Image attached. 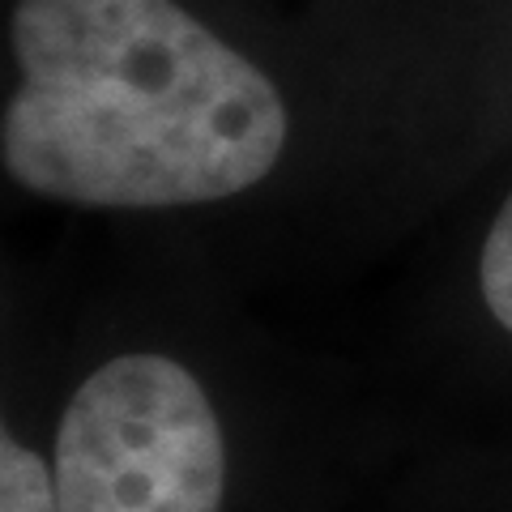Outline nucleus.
<instances>
[{"mask_svg": "<svg viewBox=\"0 0 512 512\" xmlns=\"http://www.w3.org/2000/svg\"><path fill=\"white\" fill-rule=\"evenodd\" d=\"M52 474L60 512H218L227 448L201 380L137 350L77 384Z\"/></svg>", "mask_w": 512, "mask_h": 512, "instance_id": "2", "label": "nucleus"}, {"mask_svg": "<svg viewBox=\"0 0 512 512\" xmlns=\"http://www.w3.org/2000/svg\"><path fill=\"white\" fill-rule=\"evenodd\" d=\"M0 512H60L56 474L43 466L35 448L13 436L0 440Z\"/></svg>", "mask_w": 512, "mask_h": 512, "instance_id": "3", "label": "nucleus"}, {"mask_svg": "<svg viewBox=\"0 0 512 512\" xmlns=\"http://www.w3.org/2000/svg\"><path fill=\"white\" fill-rule=\"evenodd\" d=\"M13 56L0 158L39 197L171 210L235 197L282 158L274 82L175 0H18Z\"/></svg>", "mask_w": 512, "mask_h": 512, "instance_id": "1", "label": "nucleus"}, {"mask_svg": "<svg viewBox=\"0 0 512 512\" xmlns=\"http://www.w3.org/2000/svg\"><path fill=\"white\" fill-rule=\"evenodd\" d=\"M478 282H483V299L491 316L512 333V197L500 205L487 244H483V261H478Z\"/></svg>", "mask_w": 512, "mask_h": 512, "instance_id": "4", "label": "nucleus"}]
</instances>
